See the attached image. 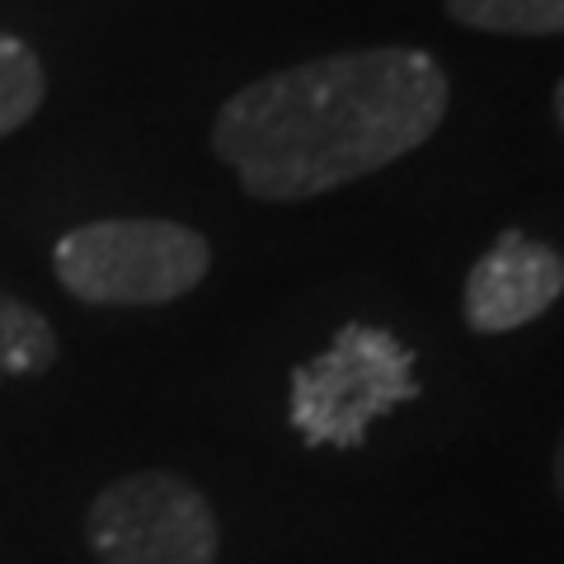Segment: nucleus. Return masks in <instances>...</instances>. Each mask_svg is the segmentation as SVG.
<instances>
[{
    "label": "nucleus",
    "mask_w": 564,
    "mask_h": 564,
    "mask_svg": "<svg viewBox=\"0 0 564 564\" xmlns=\"http://www.w3.org/2000/svg\"><path fill=\"white\" fill-rule=\"evenodd\" d=\"M452 80L419 47L329 52L240 85L212 118V155L259 203H306L419 151Z\"/></svg>",
    "instance_id": "obj_1"
},
{
    "label": "nucleus",
    "mask_w": 564,
    "mask_h": 564,
    "mask_svg": "<svg viewBox=\"0 0 564 564\" xmlns=\"http://www.w3.org/2000/svg\"><path fill=\"white\" fill-rule=\"evenodd\" d=\"M52 269L85 306H165L207 278L212 245L184 221L104 217L66 231Z\"/></svg>",
    "instance_id": "obj_2"
},
{
    "label": "nucleus",
    "mask_w": 564,
    "mask_h": 564,
    "mask_svg": "<svg viewBox=\"0 0 564 564\" xmlns=\"http://www.w3.org/2000/svg\"><path fill=\"white\" fill-rule=\"evenodd\" d=\"M414 395V352L391 329L348 321L321 358L292 367L288 419L311 447H362L367 429Z\"/></svg>",
    "instance_id": "obj_3"
},
{
    "label": "nucleus",
    "mask_w": 564,
    "mask_h": 564,
    "mask_svg": "<svg viewBox=\"0 0 564 564\" xmlns=\"http://www.w3.org/2000/svg\"><path fill=\"white\" fill-rule=\"evenodd\" d=\"M85 541L99 564H217L221 522L184 475L137 470L95 494Z\"/></svg>",
    "instance_id": "obj_4"
},
{
    "label": "nucleus",
    "mask_w": 564,
    "mask_h": 564,
    "mask_svg": "<svg viewBox=\"0 0 564 564\" xmlns=\"http://www.w3.org/2000/svg\"><path fill=\"white\" fill-rule=\"evenodd\" d=\"M564 296V254L522 231H503L475 259L462 311L475 334H508L532 325Z\"/></svg>",
    "instance_id": "obj_5"
},
{
    "label": "nucleus",
    "mask_w": 564,
    "mask_h": 564,
    "mask_svg": "<svg viewBox=\"0 0 564 564\" xmlns=\"http://www.w3.org/2000/svg\"><path fill=\"white\" fill-rule=\"evenodd\" d=\"M447 14L466 29L508 39H555L564 33V0H447Z\"/></svg>",
    "instance_id": "obj_6"
},
{
    "label": "nucleus",
    "mask_w": 564,
    "mask_h": 564,
    "mask_svg": "<svg viewBox=\"0 0 564 564\" xmlns=\"http://www.w3.org/2000/svg\"><path fill=\"white\" fill-rule=\"evenodd\" d=\"M57 362V334L47 315L0 292V377H43Z\"/></svg>",
    "instance_id": "obj_7"
},
{
    "label": "nucleus",
    "mask_w": 564,
    "mask_h": 564,
    "mask_svg": "<svg viewBox=\"0 0 564 564\" xmlns=\"http://www.w3.org/2000/svg\"><path fill=\"white\" fill-rule=\"evenodd\" d=\"M43 95H47V70L39 52L0 29V137L20 132L43 109Z\"/></svg>",
    "instance_id": "obj_8"
},
{
    "label": "nucleus",
    "mask_w": 564,
    "mask_h": 564,
    "mask_svg": "<svg viewBox=\"0 0 564 564\" xmlns=\"http://www.w3.org/2000/svg\"><path fill=\"white\" fill-rule=\"evenodd\" d=\"M551 475H555V494H560V503H564V433H560V443H555V462H551Z\"/></svg>",
    "instance_id": "obj_9"
},
{
    "label": "nucleus",
    "mask_w": 564,
    "mask_h": 564,
    "mask_svg": "<svg viewBox=\"0 0 564 564\" xmlns=\"http://www.w3.org/2000/svg\"><path fill=\"white\" fill-rule=\"evenodd\" d=\"M555 122H560V132H564V76L555 85Z\"/></svg>",
    "instance_id": "obj_10"
}]
</instances>
